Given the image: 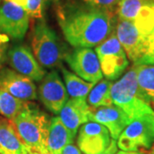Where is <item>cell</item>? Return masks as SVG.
I'll list each match as a JSON object with an SVG mask.
<instances>
[{
    "label": "cell",
    "mask_w": 154,
    "mask_h": 154,
    "mask_svg": "<svg viewBox=\"0 0 154 154\" xmlns=\"http://www.w3.org/2000/svg\"><path fill=\"white\" fill-rule=\"evenodd\" d=\"M63 36L75 48H91L105 41L114 32L115 11L83 3L68 4L57 11Z\"/></svg>",
    "instance_id": "6da1fadb"
},
{
    "label": "cell",
    "mask_w": 154,
    "mask_h": 154,
    "mask_svg": "<svg viewBox=\"0 0 154 154\" xmlns=\"http://www.w3.org/2000/svg\"><path fill=\"white\" fill-rule=\"evenodd\" d=\"M10 121L19 138L31 152L51 154L47 146L51 119L38 107L26 102L19 114Z\"/></svg>",
    "instance_id": "7a4b0ae2"
},
{
    "label": "cell",
    "mask_w": 154,
    "mask_h": 154,
    "mask_svg": "<svg viewBox=\"0 0 154 154\" xmlns=\"http://www.w3.org/2000/svg\"><path fill=\"white\" fill-rule=\"evenodd\" d=\"M113 104L121 108L134 121L146 116L154 114V110L142 99L140 94L135 67L127 71L111 87Z\"/></svg>",
    "instance_id": "3957f363"
},
{
    "label": "cell",
    "mask_w": 154,
    "mask_h": 154,
    "mask_svg": "<svg viewBox=\"0 0 154 154\" xmlns=\"http://www.w3.org/2000/svg\"><path fill=\"white\" fill-rule=\"evenodd\" d=\"M32 49L38 63L47 69L58 66L65 57L59 38L43 19L33 29Z\"/></svg>",
    "instance_id": "277c9868"
},
{
    "label": "cell",
    "mask_w": 154,
    "mask_h": 154,
    "mask_svg": "<svg viewBox=\"0 0 154 154\" xmlns=\"http://www.w3.org/2000/svg\"><path fill=\"white\" fill-rule=\"evenodd\" d=\"M103 75L109 81H115L125 72L129 64L126 52L116 35L115 30L101 44L96 46Z\"/></svg>",
    "instance_id": "5b68a950"
},
{
    "label": "cell",
    "mask_w": 154,
    "mask_h": 154,
    "mask_svg": "<svg viewBox=\"0 0 154 154\" xmlns=\"http://www.w3.org/2000/svg\"><path fill=\"white\" fill-rule=\"evenodd\" d=\"M122 151H146L154 145V114L132 121L116 140Z\"/></svg>",
    "instance_id": "8992f818"
},
{
    "label": "cell",
    "mask_w": 154,
    "mask_h": 154,
    "mask_svg": "<svg viewBox=\"0 0 154 154\" xmlns=\"http://www.w3.org/2000/svg\"><path fill=\"white\" fill-rule=\"evenodd\" d=\"M64 59L74 73L84 81L96 84L103 79L98 56L93 49L75 48Z\"/></svg>",
    "instance_id": "52a82bcc"
},
{
    "label": "cell",
    "mask_w": 154,
    "mask_h": 154,
    "mask_svg": "<svg viewBox=\"0 0 154 154\" xmlns=\"http://www.w3.org/2000/svg\"><path fill=\"white\" fill-rule=\"evenodd\" d=\"M141 37L140 57L135 65H154V3L142 7L134 21Z\"/></svg>",
    "instance_id": "ba28073f"
},
{
    "label": "cell",
    "mask_w": 154,
    "mask_h": 154,
    "mask_svg": "<svg viewBox=\"0 0 154 154\" xmlns=\"http://www.w3.org/2000/svg\"><path fill=\"white\" fill-rule=\"evenodd\" d=\"M29 17L23 7L5 1L0 6V33L21 40L28 31Z\"/></svg>",
    "instance_id": "9c48e42d"
},
{
    "label": "cell",
    "mask_w": 154,
    "mask_h": 154,
    "mask_svg": "<svg viewBox=\"0 0 154 154\" xmlns=\"http://www.w3.org/2000/svg\"><path fill=\"white\" fill-rule=\"evenodd\" d=\"M38 98L46 109L58 115L69 100V94L57 71L45 75L38 87Z\"/></svg>",
    "instance_id": "30bf717a"
},
{
    "label": "cell",
    "mask_w": 154,
    "mask_h": 154,
    "mask_svg": "<svg viewBox=\"0 0 154 154\" xmlns=\"http://www.w3.org/2000/svg\"><path fill=\"white\" fill-rule=\"evenodd\" d=\"M111 141L109 130L95 122H89L80 128L77 145L84 154H98L106 149Z\"/></svg>",
    "instance_id": "8fae6325"
},
{
    "label": "cell",
    "mask_w": 154,
    "mask_h": 154,
    "mask_svg": "<svg viewBox=\"0 0 154 154\" xmlns=\"http://www.w3.org/2000/svg\"><path fill=\"white\" fill-rule=\"evenodd\" d=\"M9 63L15 71L28 77L34 82H40L45 75L43 67L28 46L17 45L11 48L7 53Z\"/></svg>",
    "instance_id": "7c38bea8"
},
{
    "label": "cell",
    "mask_w": 154,
    "mask_h": 154,
    "mask_svg": "<svg viewBox=\"0 0 154 154\" xmlns=\"http://www.w3.org/2000/svg\"><path fill=\"white\" fill-rule=\"evenodd\" d=\"M0 89L25 102L38 98L33 81L9 68L0 69Z\"/></svg>",
    "instance_id": "4fadbf2b"
},
{
    "label": "cell",
    "mask_w": 154,
    "mask_h": 154,
    "mask_svg": "<svg viewBox=\"0 0 154 154\" xmlns=\"http://www.w3.org/2000/svg\"><path fill=\"white\" fill-rule=\"evenodd\" d=\"M91 122L105 126L109 130L111 139L117 140L132 121L121 108L113 104L110 106L92 109Z\"/></svg>",
    "instance_id": "5bb4252c"
},
{
    "label": "cell",
    "mask_w": 154,
    "mask_h": 154,
    "mask_svg": "<svg viewBox=\"0 0 154 154\" xmlns=\"http://www.w3.org/2000/svg\"><path fill=\"white\" fill-rule=\"evenodd\" d=\"M92 108L86 99L71 98L66 102L59 113V117L67 128L76 136L79 128L91 122Z\"/></svg>",
    "instance_id": "9a60e30c"
},
{
    "label": "cell",
    "mask_w": 154,
    "mask_h": 154,
    "mask_svg": "<svg viewBox=\"0 0 154 154\" xmlns=\"http://www.w3.org/2000/svg\"><path fill=\"white\" fill-rule=\"evenodd\" d=\"M115 33L128 60L135 65L140 57L141 37L134 22L116 17Z\"/></svg>",
    "instance_id": "2e32d148"
},
{
    "label": "cell",
    "mask_w": 154,
    "mask_h": 154,
    "mask_svg": "<svg viewBox=\"0 0 154 154\" xmlns=\"http://www.w3.org/2000/svg\"><path fill=\"white\" fill-rule=\"evenodd\" d=\"M30 150L19 138L11 122L0 117V153L29 154Z\"/></svg>",
    "instance_id": "e0dca14e"
},
{
    "label": "cell",
    "mask_w": 154,
    "mask_h": 154,
    "mask_svg": "<svg viewBox=\"0 0 154 154\" xmlns=\"http://www.w3.org/2000/svg\"><path fill=\"white\" fill-rule=\"evenodd\" d=\"M75 136L67 128L59 116L51 119L47 139L48 151L51 154H61L62 150L69 144L73 143Z\"/></svg>",
    "instance_id": "ac0fdd59"
},
{
    "label": "cell",
    "mask_w": 154,
    "mask_h": 154,
    "mask_svg": "<svg viewBox=\"0 0 154 154\" xmlns=\"http://www.w3.org/2000/svg\"><path fill=\"white\" fill-rule=\"evenodd\" d=\"M140 96L154 110V65H134Z\"/></svg>",
    "instance_id": "d6986e66"
},
{
    "label": "cell",
    "mask_w": 154,
    "mask_h": 154,
    "mask_svg": "<svg viewBox=\"0 0 154 154\" xmlns=\"http://www.w3.org/2000/svg\"><path fill=\"white\" fill-rule=\"evenodd\" d=\"M112 85L113 82L106 79H102L94 85L88 96V104L92 109L113 105L111 99Z\"/></svg>",
    "instance_id": "ffe728a7"
},
{
    "label": "cell",
    "mask_w": 154,
    "mask_h": 154,
    "mask_svg": "<svg viewBox=\"0 0 154 154\" xmlns=\"http://www.w3.org/2000/svg\"><path fill=\"white\" fill-rule=\"evenodd\" d=\"M62 74L65 82L68 94L71 98L87 99L95 84L84 81L75 73H72L64 68L62 69Z\"/></svg>",
    "instance_id": "44dd1931"
},
{
    "label": "cell",
    "mask_w": 154,
    "mask_h": 154,
    "mask_svg": "<svg viewBox=\"0 0 154 154\" xmlns=\"http://www.w3.org/2000/svg\"><path fill=\"white\" fill-rule=\"evenodd\" d=\"M149 0H118L115 8L117 18L134 22L140 10Z\"/></svg>",
    "instance_id": "7402d4cb"
},
{
    "label": "cell",
    "mask_w": 154,
    "mask_h": 154,
    "mask_svg": "<svg viewBox=\"0 0 154 154\" xmlns=\"http://www.w3.org/2000/svg\"><path fill=\"white\" fill-rule=\"evenodd\" d=\"M25 104V101L17 99L0 89V116L11 120L19 114Z\"/></svg>",
    "instance_id": "603a6c76"
},
{
    "label": "cell",
    "mask_w": 154,
    "mask_h": 154,
    "mask_svg": "<svg viewBox=\"0 0 154 154\" xmlns=\"http://www.w3.org/2000/svg\"><path fill=\"white\" fill-rule=\"evenodd\" d=\"M47 1L48 0H28L25 10L28 11L29 17L42 19Z\"/></svg>",
    "instance_id": "cb8c5ba5"
},
{
    "label": "cell",
    "mask_w": 154,
    "mask_h": 154,
    "mask_svg": "<svg viewBox=\"0 0 154 154\" xmlns=\"http://www.w3.org/2000/svg\"><path fill=\"white\" fill-rule=\"evenodd\" d=\"M83 3L88 4L89 5L105 8L108 10L115 11V8L118 0H82Z\"/></svg>",
    "instance_id": "d4e9b609"
},
{
    "label": "cell",
    "mask_w": 154,
    "mask_h": 154,
    "mask_svg": "<svg viewBox=\"0 0 154 154\" xmlns=\"http://www.w3.org/2000/svg\"><path fill=\"white\" fill-rule=\"evenodd\" d=\"M10 38L3 33H0V69L6 58V51L9 44Z\"/></svg>",
    "instance_id": "484cf974"
},
{
    "label": "cell",
    "mask_w": 154,
    "mask_h": 154,
    "mask_svg": "<svg viewBox=\"0 0 154 154\" xmlns=\"http://www.w3.org/2000/svg\"><path fill=\"white\" fill-rule=\"evenodd\" d=\"M61 154H82L81 150L73 143L67 145L62 150Z\"/></svg>",
    "instance_id": "4316f807"
},
{
    "label": "cell",
    "mask_w": 154,
    "mask_h": 154,
    "mask_svg": "<svg viewBox=\"0 0 154 154\" xmlns=\"http://www.w3.org/2000/svg\"><path fill=\"white\" fill-rule=\"evenodd\" d=\"M117 148H118V146H117L116 140L111 139V141H110V144L109 145V146L98 154H116V152H117Z\"/></svg>",
    "instance_id": "83f0119b"
},
{
    "label": "cell",
    "mask_w": 154,
    "mask_h": 154,
    "mask_svg": "<svg viewBox=\"0 0 154 154\" xmlns=\"http://www.w3.org/2000/svg\"><path fill=\"white\" fill-rule=\"evenodd\" d=\"M146 151H118L116 154H146Z\"/></svg>",
    "instance_id": "f1b7e54d"
},
{
    "label": "cell",
    "mask_w": 154,
    "mask_h": 154,
    "mask_svg": "<svg viewBox=\"0 0 154 154\" xmlns=\"http://www.w3.org/2000/svg\"><path fill=\"white\" fill-rule=\"evenodd\" d=\"M6 1H10L12 2L14 4H16L17 5H20L23 7L25 9V7L27 5V3H28V0H6Z\"/></svg>",
    "instance_id": "f546056e"
},
{
    "label": "cell",
    "mask_w": 154,
    "mask_h": 154,
    "mask_svg": "<svg viewBox=\"0 0 154 154\" xmlns=\"http://www.w3.org/2000/svg\"><path fill=\"white\" fill-rule=\"evenodd\" d=\"M146 154H154V145L146 152Z\"/></svg>",
    "instance_id": "4dcf8cb0"
},
{
    "label": "cell",
    "mask_w": 154,
    "mask_h": 154,
    "mask_svg": "<svg viewBox=\"0 0 154 154\" xmlns=\"http://www.w3.org/2000/svg\"><path fill=\"white\" fill-rule=\"evenodd\" d=\"M29 154H41V153H38V152H31V151H30Z\"/></svg>",
    "instance_id": "1f68e13d"
},
{
    "label": "cell",
    "mask_w": 154,
    "mask_h": 154,
    "mask_svg": "<svg viewBox=\"0 0 154 154\" xmlns=\"http://www.w3.org/2000/svg\"><path fill=\"white\" fill-rule=\"evenodd\" d=\"M152 2H153V3H154V0H152Z\"/></svg>",
    "instance_id": "d6a6232c"
},
{
    "label": "cell",
    "mask_w": 154,
    "mask_h": 154,
    "mask_svg": "<svg viewBox=\"0 0 154 154\" xmlns=\"http://www.w3.org/2000/svg\"><path fill=\"white\" fill-rule=\"evenodd\" d=\"M5 1H6V0H5Z\"/></svg>",
    "instance_id": "836d02e7"
},
{
    "label": "cell",
    "mask_w": 154,
    "mask_h": 154,
    "mask_svg": "<svg viewBox=\"0 0 154 154\" xmlns=\"http://www.w3.org/2000/svg\"><path fill=\"white\" fill-rule=\"evenodd\" d=\"M0 1H1V0H0Z\"/></svg>",
    "instance_id": "e575fe53"
},
{
    "label": "cell",
    "mask_w": 154,
    "mask_h": 154,
    "mask_svg": "<svg viewBox=\"0 0 154 154\" xmlns=\"http://www.w3.org/2000/svg\"><path fill=\"white\" fill-rule=\"evenodd\" d=\"M0 154H1V153H0Z\"/></svg>",
    "instance_id": "d590c367"
}]
</instances>
